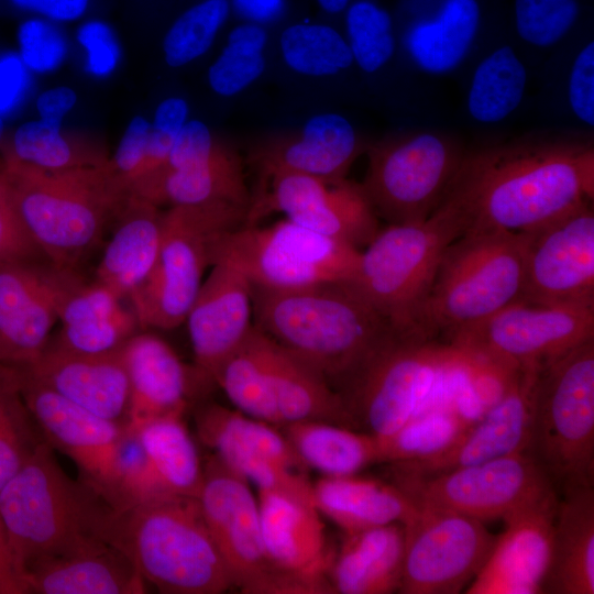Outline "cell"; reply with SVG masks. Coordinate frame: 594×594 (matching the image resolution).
Returning a JSON list of instances; mask_svg holds the SVG:
<instances>
[{"label": "cell", "instance_id": "cell-1", "mask_svg": "<svg viewBox=\"0 0 594 594\" xmlns=\"http://www.w3.org/2000/svg\"><path fill=\"white\" fill-rule=\"evenodd\" d=\"M594 198L590 142L536 141L464 155L442 201L463 234L534 231Z\"/></svg>", "mask_w": 594, "mask_h": 594}, {"label": "cell", "instance_id": "cell-2", "mask_svg": "<svg viewBox=\"0 0 594 594\" xmlns=\"http://www.w3.org/2000/svg\"><path fill=\"white\" fill-rule=\"evenodd\" d=\"M253 323L340 394L394 334L349 282L273 290L252 286Z\"/></svg>", "mask_w": 594, "mask_h": 594}, {"label": "cell", "instance_id": "cell-3", "mask_svg": "<svg viewBox=\"0 0 594 594\" xmlns=\"http://www.w3.org/2000/svg\"><path fill=\"white\" fill-rule=\"evenodd\" d=\"M0 176L24 231L50 264L62 270L75 271L129 199L108 162L47 172L4 158Z\"/></svg>", "mask_w": 594, "mask_h": 594}, {"label": "cell", "instance_id": "cell-4", "mask_svg": "<svg viewBox=\"0 0 594 594\" xmlns=\"http://www.w3.org/2000/svg\"><path fill=\"white\" fill-rule=\"evenodd\" d=\"M111 512L92 487L64 473L45 441L0 488V517L22 580L38 559L106 540Z\"/></svg>", "mask_w": 594, "mask_h": 594}, {"label": "cell", "instance_id": "cell-5", "mask_svg": "<svg viewBox=\"0 0 594 594\" xmlns=\"http://www.w3.org/2000/svg\"><path fill=\"white\" fill-rule=\"evenodd\" d=\"M106 539L161 593L220 594L233 587L195 497L168 494L112 509Z\"/></svg>", "mask_w": 594, "mask_h": 594}, {"label": "cell", "instance_id": "cell-6", "mask_svg": "<svg viewBox=\"0 0 594 594\" xmlns=\"http://www.w3.org/2000/svg\"><path fill=\"white\" fill-rule=\"evenodd\" d=\"M525 248V232L473 231L454 240L440 261L415 336H448L519 300Z\"/></svg>", "mask_w": 594, "mask_h": 594}, {"label": "cell", "instance_id": "cell-7", "mask_svg": "<svg viewBox=\"0 0 594 594\" xmlns=\"http://www.w3.org/2000/svg\"><path fill=\"white\" fill-rule=\"evenodd\" d=\"M462 234L446 201L425 220L391 223L360 252L349 283L395 331L415 336L443 253Z\"/></svg>", "mask_w": 594, "mask_h": 594}, {"label": "cell", "instance_id": "cell-8", "mask_svg": "<svg viewBox=\"0 0 594 594\" xmlns=\"http://www.w3.org/2000/svg\"><path fill=\"white\" fill-rule=\"evenodd\" d=\"M527 453L561 491L594 486V339L540 365Z\"/></svg>", "mask_w": 594, "mask_h": 594}, {"label": "cell", "instance_id": "cell-9", "mask_svg": "<svg viewBox=\"0 0 594 594\" xmlns=\"http://www.w3.org/2000/svg\"><path fill=\"white\" fill-rule=\"evenodd\" d=\"M249 209L229 204L169 207L163 213L155 265L130 298L141 328L173 329L184 323L228 232L246 222Z\"/></svg>", "mask_w": 594, "mask_h": 594}, {"label": "cell", "instance_id": "cell-10", "mask_svg": "<svg viewBox=\"0 0 594 594\" xmlns=\"http://www.w3.org/2000/svg\"><path fill=\"white\" fill-rule=\"evenodd\" d=\"M360 252L286 218L228 232L216 246L213 262L233 265L254 287L284 290L351 280Z\"/></svg>", "mask_w": 594, "mask_h": 594}, {"label": "cell", "instance_id": "cell-11", "mask_svg": "<svg viewBox=\"0 0 594 594\" xmlns=\"http://www.w3.org/2000/svg\"><path fill=\"white\" fill-rule=\"evenodd\" d=\"M361 184L388 224L427 219L442 202L465 154L452 139L416 132L367 146Z\"/></svg>", "mask_w": 594, "mask_h": 594}, {"label": "cell", "instance_id": "cell-12", "mask_svg": "<svg viewBox=\"0 0 594 594\" xmlns=\"http://www.w3.org/2000/svg\"><path fill=\"white\" fill-rule=\"evenodd\" d=\"M397 331L341 394L358 428L384 439L419 411L452 346Z\"/></svg>", "mask_w": 594, "mask_h": 594}, {"label": "cell", "instance_id": "cell-13", "mask_svg": "<svg viewBox=\"0 0 594 594\" xmlns=\"http://www.w3.org/2000/svg\"><path fill=\"white\" fill-rule=\"evenodd\" d=\"M197 499L233 587L245 594H300L266 553L258 501L249 482L217 455L204 468Z\"/></svg>", "mask_w": 594, "mask_h": 594}, {"label": "cell", "instance_id": "cell-14", "mask_svg": "<svg viewBox=\"0 0 594 594\" xmlns=\"http://www.w3.org/2000/svg\"><path fill=\"white\" fill-rule=\"evenodd\" d=\"M450 345L497 365H542L594 339V307L517 300L449 333Z\"/></svg>", "mask_w": 594, "mask_h": 594}, {"label": "cell", "instance_id": "cell-15", "mask_svg": "<svg viewBox=\"0 0 594 594\" xmlns=\"http://www.w3.org/2000/svg\"><path fill=\"white\" fill-rule=\"evenodd\" d=\"M402 525L398 592L403 594L460 593L481 571L496 541L476 518L419 504Z\"/></svg>", "mask_w": 594, "mask_h": 594}, {"label": "cell", "instance_id": "cell-16", "mask_svg": "<svg viewBox=\"0 0 594 594\" xmlns=\"http://www.w3.org/2000/svg\"><path fill=\"white\" fill-rule=\"evenodd\" d=\"M416 504L463 514L481 521L502 518L556 492L527 452L427 477L392 474V482Z\"/></svg>", "mask_w": 594, "mask_h": 594}, {"label": "cell", "instance_id": "cell-17", "mask_svg": "<svg viewBox=\"0 0 594 594\" xmlns=\"http://www.w3.org/2000/svg\"><path fill=\"white\" fill-rule=\"evenodd\" d=\"M131 197L158 207L229 204L250 209L252 202L239 154L199 120L185 123L164 165Z\"/></svg>", "mask_w": 594, "mask_h": 594}, {"label": "cell", "instance_id": "cell-18", "mask_svg": "<svg viewBox=\"0 0 594 594\" xmlns=\"http://www.w3.org/2000/svg\"><path fill=\"white\" fill-rule=\"evenodd\" d=\"M273 212L359 250L380 230L378 216L362 185L348 178L329 182L299 174L273 176L252 198L245 224H257Z\"/></svg>", "mask_w": 594, "mask_h": 594}, {"label": "cell", "instance_id": "cell-19", "mask_svg": "<svg viewBox=\"0 0 594 594\" xmlns=\"http://www.w3.org/2000/svg\"><path fill=\"white\" fill-rule=\"evenodd\" d=\"M526 233L521 300L594 307L592 201Z\"/></svg>", "mask_w": 594, "mask_h": 594}, {"label": "cell", "instance_id": "cell-20", "mask_svg": "<svg viewBox=\"0 0 594 594\" xmlns=\"http://www.w3.org/2000/svg\"><path fill=\"white\" fill-rule=\"evenodd\" d=\"M540 365L518 367L499 399L448 448L422 460L388 463L391 474L427 477L527 452Z\"/></svg>", "mask_w": 594, "mask_h": 594}, {"label": "cell", "instance_id": "cell-21", "mask_svg": "<svg viewBox=\"0 0 594 594\" xmlns=\"http://www.w3.org/2000/svg\"><path fill=\"white\" fill-rule=\"evenodd\" d=\"M15 370L23 399L45 442L68 455L82 481L102 497L125 426L92 414Z\"/></svg>", "mask_w": 594, "mask_h": 594}, {"label": "cell", "instance_id": "cell-22", "mask_svg": "<svg viewBox=\"0 0 594 594\" xmlns=\"http://www.w3.org/2000/svg\"><path fill=\"white\" fill-rule=\"evenodd\" d=\"M257 501L263 541L273 565L300 594L333 593L329 572L336 551L312 501L274 490H258Z\"/></svg>", "mask_w": 594, "mask_h": 594}, {"label": "cell", "instance_id": "cell-23", "mask_svg": "<svg viewBox=\"0 0 594 594\" xmlns=\"http://www.w3.org/2000/svg\"><path fill=\"white\" fill-rule=\"evenodd\" d=\"M366 148L345 117L326 112L311 117L300 129L263 138L252 146L249 161L261 184L283 174L334 182L346 178Z\"/></svg>", "mask_w": 594, "mask_h": 594}, {"label": "cell", "instance_id": "cell-24", "mask_svg": "<svg viewBox=\"0 0 594 594\" xmlns=\"http://www.w3.org/2000/svg\"><path fill=\"white\" fill-rule=\"evenodd\" d=\"M557 492L506 516L505 529L468 594H540L548 573Z\"/></svg>", "mask_w": 594, "mask_h": 594}, {"label": "cell", "instance_id": "cell-25", "mask_svg": "<svg viewBox=\"0 0 594 594\" xmlns=\"http://www.w3.org/2000/svg\"><path fill=\"white\" fill-rule=\"evenodd\" d=\"M34 262H0V364L11 367L34 362L58 321L54 266Z\"/></svg>", "mask_w": 594, "mask_h": 594}, {"label": "cell", "instance_id": "cell-26", "mask_svg": "<svg viewBox=\"0 0 594 594\" xmlns=\"http://www.w3.org/2000/svg\"><path fill=\"white\" fill-rule=\"evenodd\" d=\"M210 267L185 320L197 370L209 380L254 326L252 285L246 276L224 261Z\"/></svg>", "mask_w": 594, "mask_h": 594}, {"label": "cell", "instance_id": "cell-27", "mask_svg": "<svg viewBox=\"0 0 594 594\" xmlns=\"http://www.w3.org/2000/svg\"><path fill=\"white\" fill-rule=\"evenodd\" d=\"M196 425L215 455L260 488L275 485L284 468L305 474L307 468L276 426L219 404L202 408Z\"/></svg>", "mask_w": 594, "mask_h": 594}, {"label": "cell", "instance_id": "cell-28", "mask_svg": "<svg viewBox=\"0 0 594 594\" xmlns=\"http://www.w3.org/2000/svg\"><path fill=\"white\" fill-rule=\"evenodd\" d=\"M120 350L84 354L50 340L34 362L15 369L92 414L125 426L130 385Z\"/></svg>", "mask_w": 594, "mask_h": 594}, {"label": "cell", "instance_id": "cell-29", "mask_svg": "<svg viewBox=\"0 0 594 594\" xmlns=\"http://www.w3.org/2000/svg\"><path fill=\"white\" fill-rule=\"evenodd\" d=\"M26 594H142L145 581L131 560L106 540L32 562Z\"/></svg>", "mask_w": 594, "mask_h": 594}, {"label": "cell", "instance_id": "cell-30", "mask_svg": "<svg viewBox=\"0 0 594 594\" xmlns=\"http://www.w3.org/2000/svg\"><path fill=\"white\" fill-rule=\"evenodd\" d=\"M130 385L127 428L164 416H183L189 396L188 370L153 333L136 332L121 348Z\"/></svg>", "mask_w": 594, "mask_h": 594}, {"label": "cell", "instance_id": "cell-31", "mask_svg": "<svg viewBox=\"0 0 594 594\" xmlns=\"http://www.w3.org/2000/svg\"><path fill=\"white\" fill-rule=\"evenodd\" d=\"M255 328L282 426L315 420L359 429L341 394L319 372Z\"/></svg>", "mask_w": 594, "mask_h": 594}, {"label": "cell", "instance_id": "cell-32", "mask_svg": "<svg viewBox=\"0 0 594 594\" xmlns=\"http://www.w3.org/2000/svg\"><path fill=\"white\" fill-rule=\"evenodd\" d=\"M542 593L594 594V486L562 490Z\"/></svg>", "mask_w": 594, "mask_h": 594}, {"label": "cell", "instance_id": "cell-33", "mask_svg": "<svg viewBox=\"0 0 594 594\" xmlns=\"http://www.w3.org/2000/svg\"><path fill=\"white\" fill-rule=\"evenodd\" d=\"M163 213L138 197H129L121 209L95 279L120 299H130L148 278L158 254Z\"/></svg>", "mask_w": 594, "mask_h": 594}, {"label": "cell", "instance_id": "cell-34", "mask_svg": "<svg viewBox=\"0 0 594 594\" xmlns=\"http://www.w3.org/2000/svg\"><path fill=\"white\" fill-rule=\"evenodd\" d=\"M403 557L404 529L400 522L345 534L329 572L333 593L398 592Z\"/></svg>", "mask_w": 594, "mask_h": 594}, {"label": "cell", "instance_id": "cell-35", "mask_svg": "<svg viewBox=\"0 0 594 594\" xmlns=\"http://www.w3.org/2000/svg\"><path fill=\"white\" fill-rule=\"evenodd\" d=\"M311 498L318 512L344 534L403 524L417 509V504L393 483L356 474L320 477L311 484Z\"/></svg>", "mask_w": 594, "mask_h": 594}, {"label": "cell", "instance_id": "cell-36", "mask_svg": "<svg viewBox=\"0 0 594 594\" xmlns=\"http://www.w3.org/2000/svg\"><path fill=\"white\" fill-rule=\"evenodd\" d=\"M280 431L304 465L322 476L358 474L380 463L375 436L326 421H295L280 426Z\"/></svg>", "mask_w": 594, "mask_h": 594}, {"label": "cell", "instance_id": "cell-37", "mask_svg": "<svg viewBox=\"0 0 594 594\" xmlns=\"http://www.w3.org/2000/svg\"><path fill=\"white\" fill-rule=\"evenodd\" d=\"M479 23L477 0H444L436 15L409 29L407 51L422 70L446 74L457 68L468 55Z\"/></svg>", "mask_w": 594, "mask_h": 594}, {"label": "cell", "instance_id": "cell-38", "mask_svg": "<svg viewBox=\"0 0 594 594\" xmlns=\"http://www.w3.org/2000/svg\"><path fill=\"white\" fill-rule=\"evenodd\" d=\"M131 430L138 433L165 491L197 498L204 468L183 416L154 418Z\"/></svg>", "mask_w": 594, "mask_h": 594}, {"label": "cell", "instance_id": "cell-39", "mask_svg": "<svg viewBox=\"0 0 594 594\" xmlns=\"http://www.w3.org/2000/svg\"><path fill=\"white\" fill-rule=\"evenodd\" d=\"M526 85L527 70L514 50L498 47L474 70L468 95L469 113L482 123L499 122L520 105Z\"/></svg>", "mask_w": 594, "mask_h": 594}, {"label": "cell", "instance_id": "cell-40", "mask_svg": "<svg viewBox=\"0 0 594 594\" xmlns=\"http://www.w3.org/2000/svg\"><path fill=\"white\" fill-rule=\"evenodd\" d=\"M4 158L47 172L101 166L105 154L84 141L62 133L61 127L42 120L21 124Z\"/></svg>", "mask_w": 594, "mask_h": 594}, {"label": "cell", "instance_id": "cell-41", "mask_svg": "<svg viewBox=\"0 0 594 594\" xmlns=\"http://www.w3.org/2000/svg\"><path fill=\"white\" fill-rule=\"evenodd\" d=\"M211 380L220 386L234 409L273 426H282L260 356L255 326L242 345L220 364Z\"/></svg>", "mask_w": 594, "mask_h": 594}, {"label": "cell", "instance_id": "cell-42", "mask_svg": "<svg viewBox=\"0 0 594 594\" xmlns=\"http://www.w3.org/2000/svg\"><path fill=\"white\" fill-rule=\"evenodd\" d=\"M450 407L422 411L392 436L378 439L380 463L422 460L452 444L470 426Z\"/></svg>", "mask_w": 594, "mask_h": 594}, {"label": "cell", "instance_id": "cell-43", "mask_svg": "<svg viewBox=\"0 0 594 594\" xmlns=\"http://www.w3.org/2000/svg\"><path fill=\"white\" fill-rule=\"evenodd\" d=\"M279 46L286 65L307 76H331L353 63L348 41L327 24H292L282 32Z\"/></svg>", "mask_w": 594, "mask_h": 594}, {"label": "cell", "instance_id": "cell-44", "mask_svg": "<svg viewBox=\"0 0 594 594\" xmlns=\"http://www.w3.org/2000/svg\"><path fill=\"white\" fill-rule=\"evenodd\" d=\"M44 441L21 394L16 370L0 364V488Z\"/></svg>", "mask_w": 594, "mask_h": 594}, {"label": "cell", "instance_id": "cell-45", "mask_svg": "<svg viewBox=\"0 0 594 594\" xmlns=\"http://www.w3.org/2000/svg\"><path fill=\"white\" fill-rule=\"evenodd\" d=\"M267 34L261 24L244 22L231 30L228 42L208 70L210 88L219 96L238 95L264 72Z\"/></svg>", "mask_w": 594, "mask_h": 594}, {"label": "cell", "instance_id": "cell-46", "mask_svg": "<svg viewBox=\"0 0 594 594\" xmlns=\"http://www.w3.org/2000/svg\"><path fill=\"white\" fill-rule=\"evenodd\" d=\"M168 494L138 433L125 427L102 498L113 510L121 512Z\"/></svg>", "mask_w": 594, "mask_h": 594}, {"label": "cell", "instance_id": "cell-47", "mask_svg": "<svg viewBox=\"0 0 594 594\" xmlns=\"http://www.w3.org/2000/svg\"><path fill=\"white\" fill-rule=\"evenodd\" d=\"M230 10V0H201L185 10L164 36L166 64L177 68L202 56L211 47Z\"/></svg>", "mask_w": 594, "mask_h": 594}, {"label": "cell", "instance_id": "cell-48", "mask_svg": "<svg viewBox=\"0 0 594 594\" xmlns=\"http://www.w3.org/2000/svg\"><path fill=\"white\" fill-rule=\"evenodd\" d=\"M348 44L353 62L365 73H375L393 57L396 42L389 13L370 0L349 4L345 13Z\"/></svg>", "mask_w": 594, "mask_h": 594}, {"label": "cell", "instance_id": "cell-49", "mask_svg": "<svg viewBox=\"0 0 594 594\" xmlns=\"http://www.w3.org/2000/svg\"><path fill=\"white\" fill-rule=\"evenodd\" d=\"M580 14L576 0H515L518 35L527 43L548 47L561 41Z\"/></svg>", "mask_w": 594, "mask_h": 594}, {"label": "cell", "instance_id": "cell-50", "mask_svg": "<svg viewBox=\"0 0 594 594\" xmlns=\"http://www.w3.org/2000/svg\"><path fill=\"white\" fill-rule=\"evenodd\" d=\"M140 327L129 310L97 322L62 326L53 340L59 346L84 354H106L120 350Z\"/></svg>", "mask_w": 594, "mask_h": 594}, {"label": "cell", "instance_id": "cell-51", "mask_svg": "<svg viewBox=\"0 0 594 594\" xmlns=\"http://www.w3.org/2000/svg\"><path fill=\"white\" fill-rule=\"evenodd\" d=\"M19 56L31 73L46 74L66 59L68 44L55 22L40 16L23 21L16 32Z\"/></svg>", "mask_w": 594, "mask_h": 594}, {"label": "cell", "instance_id": "cell-52", "mask_svg": "<svg viewBox=\"0 0 594 594\" xmlns=\"http://www.w3.org/2000/svg\"><path fill=\"white\" fill-rule=\"evenodd\" d=\"M151 123L141 116L127 127L108 167L119 186L130 197L146 168L147 142Z\"/></svg>", "mask_w": 594, "mask_h": 594}, {"label": "cell", "instance_id": "cell-53", "mask_svg": "<svg viewBox=\"0 0 594 594\" xmlns=\"http://www.w3.org/2000/svg\"><path fill=\"white\" fill-rule=\"evenodd\" d=\"M189 107L180 97H169L157 106L147 142L146 168L140 182L158 170L169 154V151L188 121Z\"/></svg>", "mask_w": 594, "mask_h": 594}, {"label": "cell", "instance_id": "cell-54", "mask_svg": "<svg viewBox=\"0 0 594 594\" xmlns=\"http://www.w3.org/2000/svg\"><path fill=\"white\" fill-rule=\"evenodd\" d=\"M76 40L86 52L84 68L96 78L109 77L121 58L119 41L112 28L102 20H88L79 25Z\"/></svg>", "mask_w": 594, "mask_h": 594}, {"label": "cell", "instance_id": "cell-55", "mask_svg": "<svg viewBox=\"0 0 594 594\" xmlns=\"http://www.w3.org/2000/svg\"><path fill=\"white\" fill-rule=\"evenodd\" d=\"M572 112L585 124L594 125V42H588L575 56L568 84Z\"/></svg>", "mask_w": 594, "mask_h": 594}, {"label": "cell", "instance_id": "cell-56", "mask_svg": "<svg viewBox=\"0 0 594 594\" xmlns=\"http://www.w3.org/2000/svg\"><path fill=\"white\" fill-rule=\"evenodd\" d=\"M40 251L21 226L0 176V262L11 258H34Z\"/></svg>", "mask_w": 594, "mask_h": 594}, {"label": "cell", "instance_id": "cell-57", "mask_svg": "<svg viewBox=\"0 0 594 594\" xmlns=\"http://www.w3.org/2000/svg\"><path fill=\"white\" fill-rule=\"evenodd\" d=\"M32 85L31 72L18 53L0 56V116L15 111L24 101Z\"/></svg>", "mask_w": 594, "mask_h": 594}, {"label": "cell", "instance_id": "cell-58", "mask_svg": "<svg viewBox=\"0 0 594 594\" xmlns=\"http://www.w3.org/2000/svg\"><path fill=\"white\" fill-rule=\"evenodd\" d=\"M19 10L52 22H73L88 10L90 0H9Z\"/></svg>", "mask_w": 594, "mask_h": 594}, {"label": "cell", "instance_id": "cell-59", "mask_svg": "<svg viewBox=\"0 0 594 594\" xmlns=\"http://www.w3.org/2000/svg\"><path fill=\"white\" fill-rule=\"evenodd\" d=\"M77 102V94L66 86H58L43 91L36 99L40 120L61 127L64 117Z\"/></svg>", "mask_w": 594, "mask_h": 594}, {"label": "cell", "instance_id": "cell-60", "mask_svg": "<svg viewBox=\"0 0 594 594\" xmlns=\"http://www.w3.org/2000/svg\"><path fill=\"white\" fill-rule=\"evenodd\" d=\"M0 594H26L0 517Z\"/></svg>", "mask_w": 594, "mask_h": 594}, {"label": "cell", "instance_id": "cell-61", "mask_svg": "<svg viewBox=\"0 0 594 594\" xmlns=\"http://www.w3.org/2000/svg\"><path fill=\"white\" fill-rule=\"evenodd\" d=\"M230 4L248 22L262 25L283 14L286 0H230Z\"/></svg>", "mask_w": 594, "mask_h": 594}, {"label": "cell", "instance_id": "cell-62", "mask_svg": "<svg viewBox=\"0 0 594 594\" xmlns=\"http://www.w3.org/2000/svg\"><path fill=\"white\" fill-rule=\"evenodd\" d=\"M319 7L331 14L340 13L344 11L350 0H316Z\"/></svg>", "mask_w": 594, "mask_h": 594}, {"label": "cell", "instance_id": "cell-63", "mask_svg": "<svg viewBox=\"0 0 594 594\" xmlns=\"http://www.w3.org/2000/svg\"><path fill=\"white\" fill-rule=\"evenodd\" d=\"M3 131H4L3 117L0 116V142H1V139H2V135H3Z\"/></svg>", "mask_w": 594, "mask_h": 594}]
</instances>
